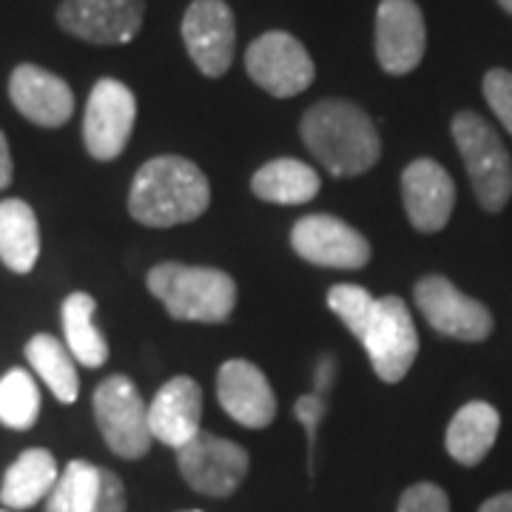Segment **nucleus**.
<instances>
[{"instance_id":"nucleus-34","label":"nucleus","mask_w":512,"mask_h":512,"mask_svg":"<svg viewBox=\"0 0 512 512\" xmlns=\"http://www.w3.org/2000/svg\"><path fill=\"white\" fill-rule=\"evenodd\" d=\"M478 512H512V493H498L493 498H487Z\"/></svg>"},{"instance_id":"nucleus-5","label":"nucleus","mask_w":512,"mask_h":512,"mask_svg":"<svg viewBox=\"0 0 512 512\" xmlns=\"http://www.w3.org/2000/svg\"><path fill=\"white\" fill-rule=\"evenodd\" d=\"M94 419L114 456L140 461L151 450L148 404L128 376H109L94 390Z\"/></svg>"},{"instance_id":"nucleus-12","label":"nucleus","mask_w":512,"mask_h":512,"mask_svg":"<svg viewBox=\"0 0 512 512\" xmlns=\"http://www.w3.org/2000/svg\"><path fill=\"white\" fill-rule=\"evenodd\" d=\"M146 0H63L57 23L63 32L94 46H123L143 29Z\"/></svg>"},{"instance_id":"nucleus-3","label":"nucleus","mask_w":512,"mask_h":512,"mask_svg":"<svg viewBox=\"0 0 512 512\" xmlns=\"http://www.w3.org/2000/svg\"><path fill=\"white\" fill-rule=\"evenodd\" d=\"M146 282L177 322L222 325L237 308V282L220 268L160 262L148 271Z\"/></svg>"},{"instance_id":"nucleus-37","label":"nucleus","mask_w":512,"mask_h":512,"mask_svg":"<svg viewBox=\"0 0 512 512\" xmlns=\"http://www.w3.org/2000/svg\"><path fill=\"white\" fill-rule=\"evenodd\" d=\"M0 512H6V510H0Z\"/></svg>"},{"instance_id":"nucleus-20","label":"nucleus","mask_w":512,"mask_h":512,"mask_svg":"<svg viewBox=\"0 0 512 512\" xmlns=\"http://www.w3.org/2000/svg\"><path fill=\"white\" fill-rule=\"evenodd\" d=\"M57 476H60V470H57V461L49 450H43V447L23 450L12 461V467L6 470L3 484H0L3 507H9V510L35 507L37 501L49 498Z\"/></svg>"},{"instance_id":"nucleus-1","label":"nucleus","mask_w":512,"mask_h":512,"mask_svg":"<svg viewBox=\"0 0 512 512\" xmlns=\"http://www.w3.org/2000/svg\"><path fill=\"white\" fill-rule=\"evenodd\" d=\"M208 205V177L200 165L177 154H163L143 163L128 191V214L148 228H174L200 220Z\"/></svg>"},{"instance_id":"nucleus-9","label":"nucleus","mask_w":512,"mask_h":512,"mask_svg":"<svg viewBox=\"0 0 512 512\" xmlns=\"http://www.w3.org/2000/svg\"><path fill=\"white\" fill-rule=\"evenodd\" d=\"M137 123V97L126 83L103 77L94 83L83 111V143L100 163H111L126 151Z\"/></svg>"},{"instance_id":"nucleus-4","label":"nucleus","mask_w":512,"mask_h":512,"mask_svg":"<svg viewBox=\"0 0 512 512\" xmlns=\"http://www.w3.org/2000/svg\"><path fill=\"white\" fill-rule=\"evenodd\" d=\"M450 131L481 208L504 211L512 197V160L498 131L476 111H458Z\"/></svg>"},{"instance_id":"nucleus-21","label":"nucleus","mask_w":512,"mask_h":512,"mask_svg":"<svg viewBox=\"0 0 512 512\" xmlns=\"http://www.w3.org/2000/svg\"><path fill=\"white\" fill-rule=\"evenodd\" d=\"M319 188H322L319 174L308 163L293 157L265 163L251 180L254 197L274 205H305L319 194Z\"/></svg>"},{"instance_id":"nucleus-30","label":"nucleus","mask_w":512,"mask_h":512,"mask_svg":"<svg viewBox=\"0 0 512 512\" xmlns=\"http://www.w3.org/2000/svg\"><path fill=\"white\" fill-rule=\"evenodd\" d=\"M325 413H328V399L325 396H319V393H305V396H299L296 404H293V416L305 424V430H308V447H311V473H313V453H316V430H319V424L325 419Z\"/></svg>"},{"instance_id":"nucleus-33","label":"nucleus","mask_w":512,"mask_h":512,"mask_svg":"<svg viewBox=\"0 0 512 512\" xmlns=\"http://www.w3.org/2000/svg\"><path fill=\"white\" fill-rule=\"evenodd\" d=\"M12 174H15V163H12L9 140H6V134L0 131V191H3V188H9V183H12Z\"/></svg>"},{"instance_id":"nucleus-15","label":"nucleus","mask_w":512,"mask_h":512,"mask_svg":"<svg viewBox=\"0 0 512 512\" xmlns=\"http://www.w3.org/2000/svg\"><path fill=\"white\" fill-rule=\"evenodd\" d=\"M402 200L410 225L421 234H439L453 217L456 185L436 160H413L402 171Z\"/></svg>"},{"instance_id":"nucleus-14","label":"nucleus","mask_w":512,"mask_h":512,"mask_svg":"<svg viewBox=\"0 0 512 512\" xmlns=\"http://www.w3.org/2000/svg\"><path fill=\"white\" fill-rule=\"evenodd\" d=\"M427 49V29L416 0H382L376 9V60L387 74L419 69Z\"/></svg>"},{"instance_id":"nucleus-23","label":"nucleus","mask_w":512,"mask_h":512,"mask_svg":"<svg viewBox=\"0 0 512 512\" xmlns=\"http://www.w3.org/2000/svg\"><path fill=\"white\" fill-rule=\"evenodd\" d=\"M94 302L92 293L74 291L63 302V336H66V348L74 356V362L83 367H100L109 359V342L106 336L94 325Z\"/></svg>"},{"instance_id":"nucleus-11","label":"nucleus","mask_w":512,"mask_h":512,"mask_svg":"<svg viewBox=\"0 0 512 512\" xmlns=\"http://www.w3.org/2000/svg\"><path fill=\"white\" fill-rule=\"evenodd\" d=\"M291 245L302 259L333 271H359L370 262V242L353 225L330 214H308L293 222Z\"/></svg>"},{"instance_id":"nucleus-18","label":"nucleus","mask_w":512,"mask_h":512,"mask_svg":"<svg viewBox=\"0 0 512 512\" xmlns=\"http://www.w3.org/2000/svg\"><path fill=\"white\" fill-rule=\"evenodd\" d=\"M151 436L180 450L202 430V390L191 376H174L148 404Z\"/></svg>"},{"instance_id":"nucleus-32","label":"nucleus","mask_w":512,"mask_h":512,"mask_svg":"<svg viewBox=\"0 0 512 512\" xmlns=\"http://www.w3.org/2000/svg\"><path fill=\"white\" fill-rule=\"evenodd\" d=\"M336 373H339L336 359H333L330 353H322V356H319V362H316V373H313V384H316V390H313V393H319V396H325V399H328L330 387H333V382H336Z\"/></svg>"},{"instance_id":"nucleus-31","label":"nucleus","mask_w":512,"mask_h":512,"mask_svg":"<svg viewBox=\"0 0 512 512\" xmlns=\"http://www.w3.org/2000/svg\"><path fill=\"white\" fill-rule=\"evenodd\" d=\"M128 498H126V484L123 478L111 470H103L100 476V495L94 501L92 512H126Z\"/></svg>"},{"instance_id":"nucleus-8","label":"nucleus","mask_w":512,"mask_h":512,"mask_svg":"<svg viewBox=\"0 0 512 512\" xmlns=\"http://www.w3.org/2000/svg\"><path fill=\"white\" fill-rule=\"evenodd\" d=\"M413 299L427 325L458 342H484L493 333V313L478 299L461 293L447 276H421L413 288Z\"/></svg>"},{"instance_id":"nucleus-16","label":"nucleus","mask_w":512,"mask_h":512,"mask_svg":"<svg viewBox=\"0 0 512 512\" xmlns=\"http://www.w3.org/2000/svg\"><path fill=\"white\" fill-rule=\"evenodd\" d=\"M217 399L248 430H265L276 419V393L268 376L248 359H228L217 373Z\"/></svg>"},{"instance_id":"nucleus-27","label":"nucleus","mask_w":512,"mask_h":512,"mask_svg":"<svg viewBox=\"0 0 512 512\" xmlns=\"http://www.w3.org/2000/svg\"><path fill=\"white\" fill-rule=\"evenodd\" d=\"M328 308L362 342L367 322H370L373 308H376V296L367 291V288H362V285L339 282V285H333L328 291Z\"/></svg>"},{"instance_id":"nucleus-26","label":"nucleus","mask_w":512,"mask_h":512,"mask_svg":"<svg viewBox=\"0 0 512 512\" xmlns=\"http://www.w3.org/2000/svg\"><path fill=\"white\" fill-rule=\"evenodd\" d=\"M40 416V390L29 370L12 367L0 379V424L9 430H29Z\"/></svg>"},{"instance_id":"nucleus-25","label":"nucleus","mask_w":512,"mask_h":512,"mask_svg":"<svg viewBox=\"0 0 512 512\" xmlns=\"http://www.w3.org/2000/svg\"><path fill=\"white\" fill-rule=\"evenodd\" d=\"M100 476H103V467H97L92 461H83V458L69 461L46 498V512H92L94 501L100 495Z\"/></svg>"},{"instance_id":"nucleus-24","label":"nucleus","mask_w":512,"mask_h":512,"mask_svg":"<svg viewBox=\"0 0 512 512\" xmlns=\"http://www.w3.org/2000/svg\"><path fill=\"white\" fill-rule=\"evenodd\" d=\"M26 362L40 376V382L52 390L57 402H77L80 376H77V362L66 348V342L55 339L52 333H37L26 342Z\"/></svg>"},{"instance_id":"nucleus-19","label":"nucleus","mask_w":512,"mask_h":512,"mask_svg":"<svg viewBox=\"0 0 512 512\" xmlns=\"http://www.w3.org/2000/svg\"><path fill=\"white\" fill-rule=\"evenodd\" d=\"M498 430H501V416L493 404H464L447 427V439H444L447 453L464 467H476L493 450Z\"/></svg>"},{"instance_id":"nucleus-13","label":"nucleus","mask_w":512,"mask_h":512,"mask_svg":"<svg viewBox=\"0 0 512 512\" xmlns=\"http://www.w3.org/2000/svg\"><path fill=\"white\" fill-rule=\"evenodd\" d=\"M183 40L205 77H222L237 52V20L225 0H191L183 18Z\"/></svg>"},{"instance_id":"nucleus-36","label":"nucleus","mask_w":512,"mask_h":512,"mask_svg":"<svg viewBox=\"0 0 512 512\" xmlns=\"http://www.w3.org/2000/svg\"><path fill=\"white\" fill-rule=\"evenodd\" d=\"M185 512H200V510H185Z\"/></svg>"},{"instance_id":"nucleus-28","label":"nucleus","mask_w":512,"mask_h":512,"mask_svg":"<svg viewBox=\"0 0 512 512\" xmlns=\"http://www.w3.org/2000/svg\"><path fill=\"white\" fill-rule=\"evenodd\" d=\"M484 97L487 106L495 111L501 126L512 134V72L507 69H490L484 74Z\"/></svg>"},{"instance_id":"nucleus-2","label":"nucleus","mask_w":512,"mask_h":512,"mask_svg":"<svg viewBox=\"0 0 512 512\" xmlns=\"http://www.w3.org/2000/svg\"><path fill=\"white\" fill-rule=\"evenodd\" d=\"M302 143L333 177H359L382 157L370 114L350 100H319L302 117Z\"/></svg>"},{"instance_id":"nucleus-22","label":"nucleus","mask_w":512,"mask_h":512,"mask_svg":"<svg viewBox=\"0 0 512 512\" xmlns=\"http://www.w3.org/2000/svg\"><path fill=\"white\" fill-rule=\"evenodd\" d=\"M40 256V225L32 205L23 200L0 202V262L15 271L29 274Z\"/></svg>"},{"instance_id":"nucleus-17","label":"nucleus","mask_w":512,"mask_h":512,"mask_svg":"<svg viewBox=\"0 0 512 512\" xmlns=\"http://www.w3.org/2000/svg\"><path fill=\"white\" fill-rule=\"evenodd\" d=\"M9 100L29 123L43 128L66 126L74 114V94L69 83L35 63H20L12 72Z\"/></svg>"},{"instance_id":"nucleus-29","label":"nucleus","mask_w":512,"mask_h":512,"mask_svg":"<svg viewBox=\"0 0 512 512\" xmlns=\"http://www.w3.org/2000/svg\"><path fill=\"white\" fill-rule=\"evenodd\" d=\"M396 512H450V498L439 484L419 481V484L404 490Z\"/></svg>"},{"instance_id":"nucleus-35","label":"nucleus","mask_w":512,"mask_h":512,"mask_svg":"<svg viewBox=\"0 0 512 512\" xmlns=\"http://www.w3.org/2000/svg\"><path fill=\"white\" fill-rule=\"evenodd\" d=\"M498 3H501V9H504V12H510L512 15V0H498Z\"/></svg>"},{"instance_id":"nucleus-6","label":"nucleus","mask_w":512,"mask_h":512,"mask_svg":"<svg viewBox=\"0 0 512 512\" xmlns=\"http://www.w3.org/2000/svg\"><path fill=\"white\" fill-rule=\"evenodd\" d=\"M362 345H365L367 359L382 382H402L419 356V333H416V322L407 311L404 299L399 296L376 299Z\"/></svg>"},{"instance_id":"nucleus-7","label":"nucleus","mask_w":512,"mask_h":512,"mask_svg":"<svg viewBox=\"0 0 512 512\" xmlns=\"http://www.w3.org/2000/svg\"><path fill=\"white\" fill-rule=\"evenodd\" d=\"M177 467L191 490L208 498H228L248 476L251 456L237 441L200 430L177 450Z\"/></svg>"},{"instance_id":"nucleus-10","label":"nucleus","mask_w":512,"mask_h":512,"mask_svg":"<svg viewBox=\"0 0 512 512\" xmlns=\"http://www.w3.org/2000/svg\"><path fill=\"white\" fill-rule=\"evenodd\" d=\"M245 72L271 97H296L311 89L316 66L302 40L288 32H265L248 46Z\"/></svg>"}]
</instances>
